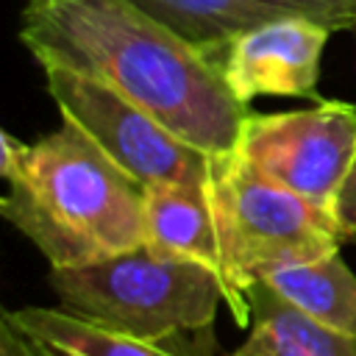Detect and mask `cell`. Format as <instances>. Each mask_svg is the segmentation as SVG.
I'll return each mask as SVG.
<instances>
[{
    "instance_id": "cell-1",
    "label": "cell",
    "mask_w": 356,
    "mask_h": 356,
    "mask_svg": "<svg viewBox=\"0 0 356 356\" xmlns=\"http://www.w3.org/2000/svg\"><path fill=\"white\" fill-rule=\"evenodd\" d=\"M19 42L39 67L103 81L209 156L239 145L250 106L200 47L134 0H28Z\"/></svg>"
},
{
    "instance_id": "cell-2",
    "label": "cell",
    "mask_w": 356,
    "mask_h": 356,
    "mask_svg": "<svg viewBox=\"0 0 356 356\" xmlns=\"http://www.w3.org/2000/svg\"><path fill=\"white\" fill-rule=\"evenodd\" d=\"M0 214L50 267L100 261L145 245V189L75 122L25 145L0 134Z\"/></svg>"
},
{
    "instance_id": "cell-3",
    "label": "cell",
    "mask_w": 356,
    "mask_h": 356,
    "mask_svg": "<svg viewBox=\"0 0 356 356\" xmlns=\"http://www.w3.org/2000/svg\"><path fill=\"white\" fill-rule=\"evenodd\" d=\"M47 284L61 309L150 339L209 331L225 303L214 270L147 245L89 264L50 267Z\"/></svg>"
},
{
    "instance_id": "cell-4",
    "label": "cell",
    "mask_w": 356,
    "mask_h": 356,
    "mask_svg": "<svg viewBox=\"0 0 356 356\" xmlns=\"http://www.w3.org/2000/svg\"><path fill=\"white\" fill-rule=\"evenodd\" d=\"M209 186L248 292L273 267L317 259L350 242L334 211L267 178L236 150L211 156Z\"/></svg>"
},
{
    "instance_id": "cell-5",
    "label": "cell",
    "mask_w": 356,
    "mask_h": 356,
    "mask_svg": "<svg viewBox=\"0 0 356 356\" xmlns=\"http://www.w3.org/2000/svg\"><path fill=\"white\" fill-rule=\"evenodd\" d=\"M44 86L61 120L75 122L142 189L161 184H206L211 156L172 134L150 111L103 81L44 64Z\"/></svg>"
},
{
    "instance_id": "cell-6",
    "label": "cell",
    "mask_w": 356,
    "mask_h": 356,
    "mask_svg": "<svg viewBox=\"0 0 356 356\" xmlns=\"http://www.w3.org/2000/svg\"><path fill=\"white\" fill-rule=\"evenodd\" d=\"M236 153L267 178L337 214L356 164V106L320 97L309 108L250 111Z\"/></svg>"
},
{
    "instance_id": "cell-7",
    "label": "cell",
    "mask_w": 356,
    "mask_h": 356,
    "mask_svg": "<svg viewBox=\"0 0 356 356\" xmlns=\"http://www.w3.org/2000/svg\"><path fill=\"white\" fill-rule=\"evenodd\" d=\"M331 31L306 17H281L248 28L220 44L217 64L231 95L250 106L256 97L320 100V64Z\"/></svg>"
},
{
    "instance_id": "cell-8",
    "label": "cell",
    "mask_w": 356,
    "mask_h": 356,
    "mask_svg": "<svg viewBox=\"0 0 356 356\" xmlns=\"http://www.w3.org/2000/svg\"><path fill=\"white\" fill-rule=\"evenodd\" d=\"M145 245L156 253L197 261L217 273L225 286V306L236 325L250 323L248 286L239 278L228 234L206 184H161L145 189Z\"/></svg>"
},
{
    "instance_id": "cell-9",
    "label": "cell",
    "mask_w": 356,
    "mask_h": 356,
    "mask_svg": "<svg viewBox=\"0 0 356 356\" xmlns=\"http://www.w3.org/2000/svg\"><path fill=\"white\" fill-rule=\"evenodd\" d=\"M206 56L236 33L281 17H306L331 33L356 31V0H134Z\"/></svg>"
},
{
    "instance_id": "cell-10",
    "label": "cell",
    "mask_w": 356,
    "mask_h": 356,
    "mask_svg": "<svg viewBox=\"0 0 356 356\" xmlns=\"http://www.w3.org/2000/svg\"><path fill=\"white\" fill-rule=\"evenodd\" d=\"M3 320L36 348L53 356H203L189 337L150 339L61 306H22L3 312Z\"/></svg>"
},
{
    "instance_id": "cell-11",
    "label": "cell",
    "mask_w": 356,
    "mask_h": 356,
    "mask_svg": "<svg viewBox=\"0 0 356 356\" xmlns=\"http://www.w3.org/2000/svg\"><path fill=\"white\" fill-rule=\"evenodd\" d=\"M248 337L228 356H356V337L309 317L264 281H253Z\"/></svg>"
},
{
    "instance_id": "cell-12",
    "label": "cell",
    "mask_w": 356,
    "mask_h": 356,
    "mask_svg": "<svg viewBox=\"0 0 356 356\" xmlns=\"http://www.w3.org/2000/svg\"><path fill=\"white\" fill-rule=\"evenodd\" d=\"M259 281L309 317L334 331L356 337V273L348 267L339 250L273 267L261 273Z\"/></svg>"
},
{
    "instance_id": "cell-13",
    "label": "cell",
    "mask_w": 356,
    "mask_h": 356,
    "mask_svg": "<svg viewBox=\"0 0 356 356\" xmlns=\"http://www.w3.org/2000/svg\"><path fill=\"white\" fill-rule=\"evenodd\" d=\"M337 217H339V222L345 225L348 236L356 239V164H353L348 181H345V186H342L339 206H337Z\"/></svg>"
},
{
    "instance_id": "cell-14",
    "label": "cell",
    "mask_w": 356,
    "mask_h": 356,
    "mask_svg": "<svg viewBox=\"0 0 356 356\" xmlns=\"http://www.w3.org/2000/svg\"><path fill=\"white\" fill-rule=\"evenodd\" d=\"M0 356H47L42 348L28 342L22 334H17L6 320L0 323Z\"/></svg>"
},
{
    "instance_id": "cell-15",
    "label": "cell",
    "mask_w": 356,
    "mask_h": 356,
    "mask_svg": "<svg viewBox=\"0 0 356 356\" xmlns=\"http://www.w3.org/2000/svg\"><path fill=\"white\" fill-rule=\"evenodd\" d=\"M44 353H47V350H44ZM47 356H53V353H47Z\"/></svg>"
}]
</instances>
